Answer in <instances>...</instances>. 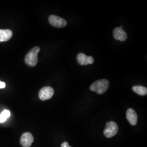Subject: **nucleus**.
Here are the masks:
<instances>
[{"label":"nucleus","mask_w":147,"mask_h":147,"mask_svg":"<svg viewBox=\"0 0 147 147\" xmlns=\"http://www.w3.org/2000/svg\"><path fill=\"white\" fill-rule=\"evenodd\" d=\"M109 87V81L105 79H102L97 80L93 83L90 87V90L99 94H102L107 90Z\"/></svg>","instance_id":"f257e3e1"},{"label":"nucleus","mask_w":147,"mask_h":147,"mask_svg":"<svg viewBox=\"0 0 147 147\" xmlns=\"http://www.w3.org/2000/svg\"><path fill=\"white\" fill-rule=\"evenodd\" d=\"M40 49L38 47H34L27 53L25 58V63L30 67H34L38 63V54Z\"/></svg>","instance_id":"f03ea898"},{"label":"nucleus","mask_w":147,"mask_h":147,"mask_svg":"<svg viewBox=\"0 0 147 147\" xmlns=\"http://www.w3.org/2000/svg\"><path fill=\"white\" fill-rule=\"evenodd\" d=\"M118 131V126L115 122L110 121L106 123L105 129L104 131V135L107 138H111L115 136Z\"/></svg>","instance_id":"7ed1b4c3"},{"label":"nucleus","mask_w":147,"mask_h":147,"mask_svg":"<svg viewBox=\"0 0 147 147\" xmlns=\"http://www.w3.org/2000/svg\"><path fill=\"white\" fill-rule=\"evenodd\" d=\"M49 22L53 26L58 28L64 27L67 24V22L65 19L55 15H51L49 16Z\"/></svg>","instance_id":"20e7f679"},{"label":"nucleus","mask_w":147,"mask_h":147,"mask_svg":"<svg viewBox=\"0 0 147 147\" xmlns=\"http://www.w3.org/2000/svg\"><path fill=\"white\" fill-rule=\"evenodd\" d=\"M54 94V90L51 87L46 86L39 90V97L42 101L50 99Z\"/></svg>","instance_id":"39448f33"},{"label":"nucleus","mask_w":147,"mask_h":147,"mask_svg":"<svg viewBox=\"0 0 147 147\" xmlns=\"http://www.w3.org/2000/svg\"><path fill=\"white\" fill-rule=\"evenodd\" d=\"M34 141L33 135L30 132H25L22 134L20 138V144L23 147H30Z\"/></svg>","instance_id":"423d86ee"},{"label":"nucleus","mask_w":147,"mask_h":147,"mask_svg":"<svg viewBox=\"0 0 147 147\" xmlns=\"http://www.w3.org/2000/svg\"><path fill=\"white\" fill-rule=\"evenodd\" d=\"M77 61L81 65H86L88 64H92L94 62V58L92 56H88L82 53L77 55Z\"/></svg>","instance_id":"0eeeda50"},{"label":"nucleus","mask_w":147,"mask_h":147,"mask_svg":"<svg viewBox=\"0 0 147 147\" xmlns=\"http://www.w3.org/2000/svg\"><path fill=\"white\" fill-rule=\"evenodd\" d=\"M113 34L116 40H120L121 42L125 41L127 37L126 32L121 27H116L115 28L113 32Z\"/></svg>","instance_id":"6e6552de"},{"label":"nucleus","mask_w":147,"mask_h":147,"mask_svg":"<svg viewBox=\"0 0 147 147\" xmlns=\"http://www.w3.org/2000/svg\"><path fill=\"white\" fill-rule=\"evenodd\" d=\"M126 119L132 125H136L137 123V115L135 111L132 109H129L126 111Z\"/></svg>","instance_id":"1a4fd4ad"},{"label":"nucleus","mask_w":147,"mask_h":147,"mask_svg":"<svg viewBox=\"0 0 147 147\" xmlns=\"http://www.w3.org/2000/svg\"><path fill=\"white\" fill-rule=\"evenodd\" d=\"M13 36V32L11 30L0 29V42H7L11 39Z\"/></svg>","instance_id":"9d476101"},{"label":"nucleus","mask_w":147,"mask_h":147,"mask_svg":"<svg viewBox=\"0 0 147 147\" xmlns=\"http://www.w3.org/2000/svg\"><path fill=\"white\" fill-rule=\"evenodd\" d=\"M133 91L140 95H146L147 94V88L142 86H135L132 87Z\"/></svg>","instance_id":"9b49d317"},{"label":"nucleus","mask_w":147,"mask_h":147,"mask_svg":"<svg viewBox=\"0 0 147 147\" xmlns=\"http://www.w3.org/2000/svg\"><path fill=\"white\" fill-rule=\"evenodd\" d=\"M10 116V112L8 110L3 111L0 115V123H3Z\"/></svg>","instance_id":"f8f14e48"},{"label":"nucleus","mask_w":147,"mask_h":147,"mask_svg":"<svg viewBox=\"0 0 147 147\" xmlns=\"http://www.w3.org/2000/svg\"><path fill=\"white\" fill-rule=\"evenodd\" d=\"M5 87V84L3 82L0 81V89H3Z\"/></svg>","instance_id":"ddd939ff"},{"label":"nucleus","mask_w":147,"mask_h":147,"mask_svg":"<svg viewBox=\"0 0 147 147\" xmlns=\"http://www.w3.org/2000/svg\"><path fill=\"white\" fill-rule=\"evenodd\" d=\"M61 147H70L69 144L67 142H63L61 144Z\"/></svg>","instance_id":"4468645a"}]
</instances>
